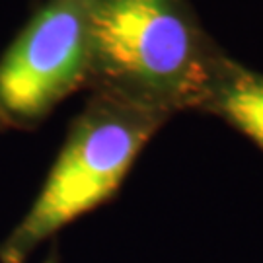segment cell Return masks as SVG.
<instances>
[{
    "instance_id": "obj_1",
    "label": "cell",
    "mask_w": 263,
    "mask_h": 263,
    "mask_svg": "<svg viewBox=\"0 0 263 263\" xmlns=\"http://www.w3.org/2000/svg\"><path fill=\"white\" fill-rule=\"evenodd\" d=\"M226 57L189 0H94L90 90L172 115L201 111Z\"/></svg>"
},
{
    "instance_id": "obj_2",
    "label": "cell",
    "mask_w": 263,
    "mask_h": 263,
    "mask_svg": "<svg viewBox=\"0 0 263 263\" xmlns=\"http://www.w3.org/2000/svg\"><path fill=\"white\" fill-rule=\"evenodd\" d=\"M37 197L0 246L2 263H26L51 236L104 205L172 113L109 90H90Z\"/></svg>"
},
{
    "instance_id": "obj_3",
    "label": "cell",
    "mask_w": 263,
    "mask_h": 263,
    "mask_svg": "<svg viewBox=\"0 0 263 263\" xmlns=\"http://www.w3.org/2000/svg\"><path fill=\"white\" fill-rule=\"evenodd\" d=\"M94 0H43L0 57V131L33 129L90 80Z\"/></svg>"
},
{
    "instance_id": "obj_4",
    "label": "cell",
    "mask_w": 263,
    "mask_h": 263,
    "mask_svg": "<svg viewBox=\"0 0 263 263\" xmlns=\"http://www.w3.org/2000/svg\"><path fill=\"white\" fill-rule=\"evenodd\" d=\"M201 111L220 117L263 151V72L228 55Z\"/></svg>"
}]
</instances>
